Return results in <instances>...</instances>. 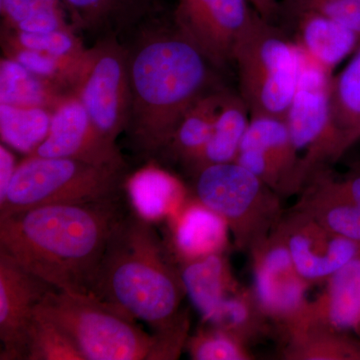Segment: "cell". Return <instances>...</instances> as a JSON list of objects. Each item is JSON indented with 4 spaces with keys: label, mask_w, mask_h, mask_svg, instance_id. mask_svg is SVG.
<instances>
[{
    "label": "cell",
    "mask_w": 360,
    "mask_h": 360,
    "mask_svg": "<svg viewBox=\"0 0 360 360\" xmlns=\"http://www.w3.org/2000/svg\"><path fill=\"white\" fill-rule=\"evenodd\" d=\"M130 208L122 193L21 210L0 217V250L56 290L91 295L111 234Z\"/></svg>",
    "instance_id": "cell-1"
},
{
    "label": "cell",
    "mask_w": 360,
    "mask_h": 360,
    "mask_svg": "<svg viewBox=\"0 0 360 360\" xmlns=\"http://www.w3.org/2000/svg\"><path fill=\"white\" fill-rule=\"evenodd\" d=\"M4 37V46L20 47L56 56H78L85 51L79 39L68 30L47 33H27L11 30Z\"/></svg>",
    "instance_id": "cell-33"
},
{
    "label": "cell",
    "mask_w": 360,
    "mask_h": 360,
    "mask_svg": "<svg viewBox=\"0 0 360 360\" xmlns=\"http://www.w3.org/2000/svg\"><path fill=\"white\" fill-rule=\"evenodd\" d=\"M186 295L155 226L130 208L111 234L91 295L146 322L155 335L186 341L189 317L180 310Z\"/></svg>",
    "instance_id": "cell-2"
},
{
    "label": "cell",
    "mask_w": 360,
    "mask_h": 360,
    "mask_svg": "<svg viewBox=\"0 0 360 360\" xmlns=\"http://www.w3.org/2000/svg\"><path fill=\"white\" fill-rule=\"evenodd\" d=\"M224 90L206 92L182 117L165 150L189 170L212 135L215 116L224 97Z\"/></svg>",
    "instance_id": "cell-24"
},
{
    "label": "cell",
    "mask_w": 360,
    "mask_h": 360,
    "mask_svg": "<svg viewBox=\"0 0 360 360\" xmlns=\"http://www.w3.org/2000/svg\"><path fill=\"white\" fill-rule=\"evenodd\" d=\"M68 94L59 85L33 75L13 59H1L0 104L42 108L52 112Z\"/></svg>",
    "instance_id": "cell-27"
},
{
    "label": "cell",
    "mask_w": 360,
    "mask_h": 360,
    "mask_svg": "<svg viewBox=\"0 0 360 360\" xmlns=\"http://www.w3.org/2000/svg\"><path fill=\"white\" fill-rule=\"evenodd\" d=\"M210 63L179 32L146 37L129 51L131 104L125 131L144 156L165 153L182 117L212 84Z\"/></svg>",
    "instance_id": "cell-3"
},
{
    "label": "cell",
    "mask_w": 360,
    "mask_h": 360,
    "mask_svg": "<svg viewBox=\"0 0 360 360\" xmlns=\"http://www.w3.org/2000/svg\"><path fill=\"white\" fill-rule=\"evenodd\" d=\"M257 11L250 0H179L176 30L214 68L233 65L234 49Z\"/></svg>",
    "instance_id": "cell-11"
},
{
    "label": "cell",
    "mask_w": 360,
    "mask_h": 360,
    "mask_svg": "<svg viewBox=\"0 0 360 360\" xmlns=\"http://www.w3.org/2000/svg\"><path fill=\"white\" fill-rule=\"evenodd\" d=\"M295 208L329 231L360 243V208L328 168L315 172L300 191Z\"/></svg>",
    "instance_id": "cell-17"
},
{
    "label": "cell",
    "mask_w": 360,
    "mask_h": 360,
    "mask_svg": "<svg viewBox=\"0 0 360 360\" xmlns=\"http://www.w3.org/2000/svg\"><path fill=\"white\" fill-rule=\"evenodd\" d=\"M310 60L329 73L360 49V37L326 14L307 9H279L278 18Z\"/></svg>",
    "instance_id": "cell-15"
},
{
    "label": "cell",
    "mask_w": 360,
    "mask_h": 360,
    "mask_svg": "<svg viewBox=\"0 0 360 360\" xmlns=\"http://www.w3.org/2000/svg\"><path fill=\"white\" fill-rule=\"evenodd\" d=\"M52 290L56 288L0 250V359H26L33 311Z\"/></svg>",
    "instance_id": "cell-14"
},
{
    "label": "cell",
    "mask_w": 360,
    "mask_h": 360,
    "mask_svg": "<svg viewBox=\"0 0 360 360\" xmlns=\"http://www.w3.org/2000/svg\"><path fill=\"white\" fill-rule=\"evenodd\" d=\"M52 112L42 108L0 104V135L9 148L30 155L46 139Z\"/></svg>",
    "instance_id": "cell-29"
},
{
    "label": "cell",
    "mask_w": 360,
    "mask_h": 360,
    "mask_svg": "<svg viewBox=\"0 0 360 360\" xmlns=\"http://www.w3.org/2000/svg\"><path fill=\"white\" fill-rule=\"evenodd\" d=\"M250 1L262 18L271 22H276L278 18L281 1L278 0H250Z\"/></svg>",
    "instance_id": "cell-36"
},
{
    "label": "cell",
    "mask_w": 360,
    "mask_h": 360,
    "mask_svg": "<svg viewBox=\"0 0 360 360\" xmlns=\"http://www.w3.org/2000/svg\"><path fill=\"white\" fill-rule=\"evenodd\" d=\"M285 360H360V340L349 333L328 329H297L285 338L281 352Z\"/></svg>",
    "instance_id": "cell-28"
},
{
    "label": "cell",
    "mask_w": 360,
    "mask_h": 360,
    "mask_svg": "<svg viewBox=\"0 0 360 360\" xmlns=\"http://www.w3.org/2000/svg\"><path fill=\"white\" fill-rule=\"evenodd\" d=\"M78 25L108 35L131 27L148 15L156 0H65Z\"/></svg>",
    "instance_id": "cell-25"
},
{
    "label": "cell",
    "mask_w": 360,
    "mask_h": 360,
    "mask_svg": "<svg viewBox=\"0 0 360 360\" xmlns=\"http://www.w3.org/2000/svg\"><path fill=\"white\" fill-rule=\"evenodd\" d=\"M34 312L65 331L85 360H172L181 349L148 335L135 319L96 296L52 290Z\"/></svg>",
    "instance_id": "cell-4"
},
{
    "label": "cell",
    "mask_w": 360,
    "mask_h": 360,
    "mask_svg": "<svg viewBox=\"0 0 360 360\" xmlns=\"http://www.w3.org/2000/svg\"><path fill=\"white\" fill-rule=\"evenodd\" d=\"M186 347L194 360H251L250 345L224 329L201 328L187 340Z\"/></svg>",
    "instance_id": "cell-32"
},
{
    "label": "cell",
    "mask_w": 360,
    "mask_h": 360,
    "mask_svg": "<svg viewBox=\"0 0 360 360\" xmlns=\"http://www.w3.org/2000/svg\"><path fill=\"white\" fill-rule=\"evenodd\" d=\"M205 323L224 329L248 345L269 335L274 328L252 288L243 285L225 298Z\"/></svg>",
    "instance_id": "cell-26"
},
{
    "label": "cell",
    "mask_w": 360,
    "mask_h": 360,
    "mask_svg": "<svg viewBox=\"0 0 360 360\" xmlns=\"http://www.w3.org/2000/svg\"><path fill=\"white\" fill-rule=\"evenodd\" d=\"M125 191L131 207L149 221L172 217L187 200L181 182L155 167L132 175L127 180Z\"/></svg>",
    "instance_id": "cell-22"
},
{
    "label": "cell",
    "mask_w": 360,
    "mask_h": 360,
    "mask_svg": "<svg viewBox=\"0 0 360 360\" xmlns=\"http://www.w3.org/2000/svg\"><path fill=\"white\" fill-rule=\"evenodd\" d=\"M250 120V111L240 94L224 90L210 141L191 172L236 161Z\"/></svg>",
    "instance_id": "cell-23"
},
{
    "label": "cell",
    "mask_w": 360,
    "mask_h": 360,
    "mask_svg": "<svg viewBox=\"0 0 360 360\" xmlns=\"http://www.w3.org/2000/svg\"><path fill=\"white\" fill-rule=\"evenodd\" d=\"M262 149L276 160L285 175L288 196L300 193L305 186L302 161L296 153L285 117L250 115V124L240 148Z\"/></svg>",
    "instance_id": "cell-21"
},
{
    "label": "cell",
    "mask_w": 360,
    "mask_h": 360,
    "mask_svg": "<svg viewBox=\"0 0 360 360\" xmlns=\"http://www.w3.org/2000/svg\"><path fill=\"white\" fill-rule=\"evenodd\" d=\"M15 158L6 144L0 146V202L6 198L9 186L15 174Z\"/></svg>",
    "instance_id": "cell-35"
},
{
    "label": "cell",
    "mask_w": 360,
    "mask_h": 360,
    "mask_svg": "<svg viewBox=\"0 0 360 360\" xmlns=\"http://www.w3.org/2000/svg\"><path fill=\"white\" fill-rule=\"evenodd\" d=\"M70 94L111 141L127 130L131 104L129 51L116 35H106L85 49Z\"/></svg>",
    "instance_id": "cell-8"
},
{
    "label": "cell",
    "mask_w": 360,
    "mask_h": 360,
    "mask_svg": "<svg viewBox=\"0 0 360 360\" xmlns=\"http://www.w3.org/2000/svg\"><path fill=\"white\" fill-rule=\"evenodd\" d=\"M172 219L174 251L179 260L225 252L229 243V225L217 212L193 198L186 200Z\"/></svg>",
    "instance_id": "cell-18"
},
{
    "label": "cell",
    "mask_w": 360,
    "mask_h": 360,
    "mask_svg": "<svg viewBox=\"0 0 360 360\" xmlns=\"http://www.w3.org/2000/svg\"><path fill=\"white\" fill-rule=\"evenodd\" d=\"M296 269L311 284L326 283L331 274L360 255V243L329 231L307 213L293 207L276 226Z\"/></svg>",
    "instance_id": "cell-12"
},
{
    "label": "cell",
    "mask_w": 360,
    "mask_h": 360,
    "mask_svg": "<svg viewBox=\"0 0 360 360\" xmlns=\"http://www.w3.org/2000/svg\"><path fill=\"white\" fill-rule=\"evenodd\" d=\"M333 75L302 52L300 78L285 118L307 181L331 163L328 130Z\"/></svg>",
    "instance_id": "cell-10"
},
{
    "label": "cell",
    "mask_w": 360,
    "mask_h": 360,
    "mask_svg": "<svg viewBox=\"0 0 360 360\" xmlns=\"http://www.w3.org/2000/svg\"><path fill=\"white\" fill-rule=\"evenodd\" d=\"M26 360H85L65 331L33 311L27 336Z\"/></svg>",
    "instance_id": "cell-30"
},
{
    "label": "cell",
    "mask_w": 360,
    "mask_h": 360,
    "mask_svg": "<svg viewBox=\"0 0 360 360\" xmlns=\"http://www.w3.org/2000/svg\"><path fill=\"white\" fill-rule=\"evenodd\" d=\"M250 255L255 276L252 290L269 321L286 338L304 321L310 283L296 269L276 227Z\"/></svg>",
    "instance_id": "cell-9"
},
{
    "label": "cell",
    "mask_w": 360,
    "mask_h": 360,
    "mask_svg": "<svg viewBox=\"0 0 360 360\" xmlns=\"http://www.w3.org/2000/svg\"><path fill=\"white\" fill-rule=\"evenodd\" d=\"M328 136L331 163L360 139V49L347 65L331 77Z\"/></svg>",
    "instance_id": "cell-19"
},
{
    "label": "cell",
    "mask_w": 360,
    "mask_h": 360,
    "mask_svg": "<svg viewBox=\"0 0 360 360\" xmlns=\"http://www.w3.org/2000/svg\"><path fill=\"white\" fill-rule=\"evenodd\" d=\"M179 269L186 295L205 322L241 286L224 252L179 260Z\"/></svg>",
    "instance_id": "cell-20"
},
{
    "label": "cell",
    "mask_w": 360,
    "mask_h": 360,
    "mask_svg": "<svg viewBox=\"0 0 360 360\" xmlns=\"http://www.w3.org/2000/svg\"><path fill=\"white\" fill-rule=\"evenodd\" d=\"M340 181L350 200L360 208V172L347 175L340 179Z\"/></svg>",
    "instance_id": "cell-37"
},
{
    "label": "cell",
    "mask_w": 360,
    "mask_h": 360,
    "mask_svg": "<svg viewBox=\"0 0 360 360\" xmlns=\"http://www.w3.org/2000/svg\"><path fill=\"white\" fill-rule=\"evenodd\" d=\"M193 177L194 198L226 221L243 252L264 240L283 217L281 195L236 161L207 165Z\"/></svg>",
    "instance_id": "cell-6"
},
{
    "label": "cell",
    "mask_w": 360,
    "mask_h": 360,
    "mask_svg": "<svg viewBox=\"0 0 360 360\" xmlns=\"http://www.w3.org/2000/svg\"><path fill=\"white\" fill-rule=\"evenodd\" d=\"M305 326L360 333V255L326 279L323 291L309 302L304 321L293 331Z\"/></svg>",
    "instance_id": "cell-16"
},
{
    "label": "cell",
    "mask_w": 360,
    "mask_h": 360,
    "mask_svg": "<svg viewBox=\"0 0 360 360\" xmlns=\"http://www.w3.org/2000/svg\"><path fill=\"white\" fill-rule=\"evenodd\" d=\"M30 155L70 158L101 167L125 168L116 142L99 130L82 103L70 92L52 111L49 134Z\"/></svg>",
    "instance_id": "cell-13"
},
{
    "label": "cell",
    "mask_w": 360,
    "mask_h": 360,
    "mask_svg": "<svg viewBox=\"0 0 360 360\" xmlns=\"http://www.w3.org/2000/svg\"><path fill=\"white\" fill-rule=\"evenodd\" d=\"M125 184V168L27 155L0 202V217L37 206L105 200L124 193Z\"/></svg>",
    "instance_id": "cell-7"
},
{
    "label": "cell",
    "mask_w": 360,
    "mask_h": 360,
    "mask_svg": "<svg viewBox=\"0 0 360 360\" xmlns=\"http://www.w3.org/2000/svg\"><path fill=\"white\" fill-rule=\"evenodd\" d=\"M6 58L20 63L33 75L70 92L84 51L78 56H56L20 47L4 46Z\"/></svg>",
    "instance_id": "cell-31"
},
{
    "label": "cell",
    "mask_w": 360,
    "mask_h": 360,
    "mask_svg": "<svg viewBox=\"0 0 360 360\" xmlns=\"http://www.w3.org/2000/svg\"><path fill=\"white\" fill-rule=\"evenodd\" d=\"M281 8L307 9L326 14L360 37V0H283Z\"/></svg>",
    "instance_id": "cell-34"
},
{
    "label": "cell",
    "mask_w": 360,
    "mask_h": 360,
    "mask_svg": "<svg viewBox=\"0 0 360 360\" xmlns=\"http://www.w3.org/2000/svg\"><path fill=\"white\" fill-rule=\"evenodd\" d=\"M233 65L250 115L285 117L302 68V52L285 30L257 11L236 44Z\"/></svg>",
    "instance_id": "cell-5"
}]
</instances>
